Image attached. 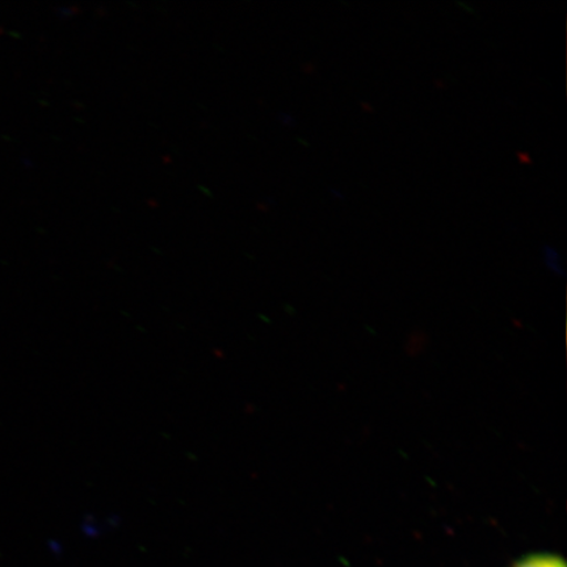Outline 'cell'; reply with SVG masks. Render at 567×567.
I'll list each match as a JSON object with an SVG mask.
<instances>
[{
  "label": "cell",
  "instance_id": "obj_1",
  "mask_svg": "<svg viewBox=\"0 0 567 567\" xmlns=\"http://www.w3.org/2000/svg\"><path fill=\"white\" fill-rule=\"evenodd\" d=\"M512 567H566V564L563 557L543 551L524 556L517 559Z\"/></svg>",
  "mask_w": 567,
  "mask_h": 567
}]
</instances>
